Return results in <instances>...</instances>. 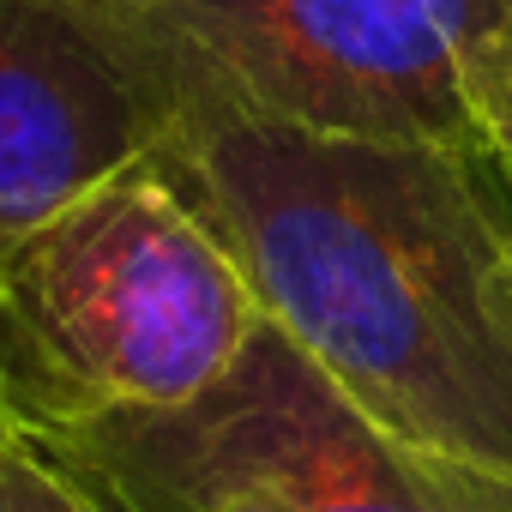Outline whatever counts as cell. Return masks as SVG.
I'll use <instances>...</instances> for the list:
<instances>
[{
  "label": "cell",
  "mask_w": 512,
  "mask_h": 512,
  "mask_svg": "<svg viewBox=\"0 0 512 512\" xmlns=\"http://www.w3.org/2000/svg\"><path fill=\"white\" fill-rule=\"evenodd\" d=\"M151 139L139 97L43 0H0V260Z\"/></svg>",
  "instance_id": "5b68a950"
},
{
  "label": "cell",
  "mask_w": 512,
  "mask_h": 512,
  "mask_svg": "<svg viewBox=\"0 0 512 512\" xmlns=\"http://www.w3.org/2000/svg\"><path fill=\"white\" fill-rule=\"evenodd\" d=\"M482 151L500 169H512V85H500L488 97V109H482Z\"/></svg>",
  "instance_id": "ba28073f"
},
{
  "label": "cell",
  "mask_w": 512,
  "mask_h": 512,
  "mask_svg": "<svg viewBox=\"0 0 512 512\" xmlns=\"http://www.w3.org/2000/svg\"><path fill=\"white\" fill-rule=\"evenodd\" d=\"M266 308L229 241L133 157L0 260V416L67 440L211 398Z\"/></svg>",
  "instance_id": "3957f363"
},
{
  "label": "cell",
  "mask_w": 512,
  "mask_h": 512,
  "mask_svg": "<svg viewBox=\"0 0 512 512\" xmlns=\"http://www.w3.org/2000/svg\"><path fill=\"white\" fill-rule=\"evenodd\" d=\"M266 326L380 434L512 482V211L488 151L308 127H163Z\"/></svg>",
  "instance_id": "6da1fadb"
},
{
  "label": "cell",
  "mask_w": 512,
  "mask_h": 512,
  "mask_svg": "<svg viewBox=\"0 0 512 512\" xmlns=\"http://www.w3.org/2000/svg\"><path fill=\"white\" fill-rule=\"evenodd\" d=\"M115 494L229 488L266 512H512V482L380 434L284 332L199 404L49 440Z\"/></svg>",
  "instance_id": "277c9868"
},
{
  "label": "cell",
  "mask_w": 512,
  "mask_h": 512,
  "mask_svg": "<svg viewBox=\"0 0 512 512\" xmlns=\"http://www.w3.org/2000/svg\"><path fill=\"white\" fill-rule=\"evenodd\" d=\"M0 512H121V500L43 434L0 416Z\"/></svg>",
  "instance_id": "8992f818"
},
{
  "label": "cell",
  "mask_w": 512,
  "mask_h": 512,
  "mask_svg": "<svg viewBox=\"0 0 512 512\" xmlns=\"http://www.w3.org/2000/svg\"><path fill=\"white\" fill-rule=\"evenodd\" d=\"M115 500H121V512H266L260 500L229 494V488H133Z\"/></svg>",
  "instance_id": "52a82bcc"
},
{
  "label": "cell",
  "mask_w": 512,
  "mask_h": 512,
  "mask_svg": "<svg viewBox=\"0 0 512 512\" xmlns=\"http://www.w3.org/2000/svg\"><path fill=\"white\" fill-rule=\"evenodd\" d=\"M151 127H308L482 151L512 0H43Z\"/></svg>",
  "instance_id": "7a4b0ae2"
}]
</instances>
